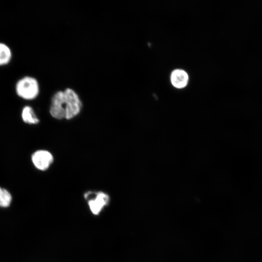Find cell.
Instances as JSON below:
<instances>
[{
	"label": "cell",
	"instance_id": "obj_1",
	"mask_svg": "<svg viewBox=\"0 0 262 262\" xmlns=\"http://www.w3.org/2000/svg\"><path fill=\"white\" fill-rule=\"evenodd\" d=\"M82 108V101L78 94L72 88H66L54 94L49 113L56 119L69 120L78 115Z\"/></svg>",
	"mask_w": 262,
	"mask_h": 262
},
{
	"label": "cell",
	"instance_id": "obj_2",
	"mask_svg": "<svg viewBox=\"0 0 262 262\" xmlns=\"http://www.w3.org/2000/svg\"><path fill=\"white\" fill-rule=\"evenodd\" d=\"M15 90L20 98L26 100H32L39 95L40 86L38 81L31 76H25L16 83Z\"/></svg>",
	"mask_w": 262,
	"mask_h": 262
},
{
	"label": "cell",
	"instance_id": "obj_3",
	"mask_svg": "<svg viewBox=\"0 0 262 262\" xmlns=\"http://www.w3.org/2000/svg\"><path fill=\"white\" fill-rule=\"evenodd\" d=\"M83 197L91 213L94 216L99 215L109 205L110 201L109 195L103 191H88L84 194Z\"/></svg>",
	"mask_w": 262,
	"mask_h": 262
},
{
	"label": "cell",
	"instance_id": "obj_4",
	"mask_svg": "<svg viewBox=\"0 0 262 262\" xmlns=\"http://www.w3.org/2000/svg\"><path fill=\"white\" fill-rule=\"evenodd\" d=\"M32 160L34 166L39 170H47L53 162L51 153L46 150H39L32 156Z\"/></svg>",
	"mask_w": 262,
	"mask_h": 262
},
{
	"label": "cell",
	"instance_id": "obj_5",
	"mask_svg": "<svg viewBox=\"0 0 262 262\" xmlns=\"http://www.w3.org/2000/svg\"><path fill=\"white\" fill-rule=\"evenodd\" d=\"M188 76L186 72L180 69L174 70L171 75V82L174 86L178 88L185 87L188 82Z\"/></svg>",
	"mask_w": 262,
	"mask_h": 262
},
{
	"label": "cell",
	"instance_id": "obj_6",
	"mask_svg": "<svg viewBox=\"0 0 262 262\" xmlns=\"http://www.w3.org/2000/svg\"><path fill=\"white\" fill-rule=\"evenodd\" d=\"M12 58L10 48L5 43L0 42V66L8 64Z\"/></svg>",
	"mask_w": 262,
	"mask_h": 262
},
{
	"label": "cell",
	"instance_id": "obj_7",
	"mask_svg": "<svg viewBox=\"0 0 262 262\" xmlns=\"http://www.w3.org/2000/svg\"><path fill=\"white\" fill-rule=\"evenodd\" d=\"M21 116L23 120L27 123L35 124L39 121L33 108L29 106H26L23 108Z\"/></svg>",
	"mask_w": 262,
	"mask_h": 262
},
{
	"label": "cell",
	"instance_id": "obj_8",
	"mask_svg": "<svg viewBox=\"0 0 262 262\" xmlns=\"http://www.w3.org/2000/svg\"><path fill=\"white\" fill-rule=\"evenodd\" d=\"M12 200L10 193L6 189L0 187V207H7Z\"/></svg>",
	"mask_w": 262,
	"mask_h": 262
}]
</instances>
